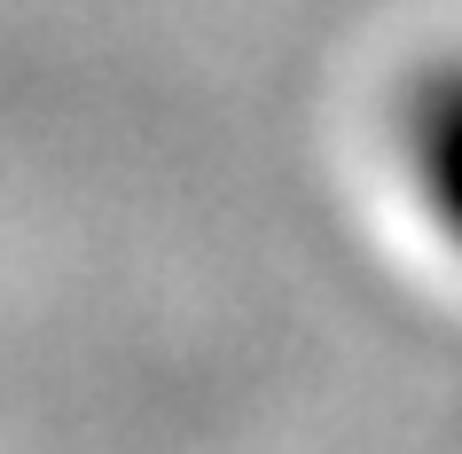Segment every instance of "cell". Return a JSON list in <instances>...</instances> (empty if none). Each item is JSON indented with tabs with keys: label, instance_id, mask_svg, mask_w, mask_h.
Here are the masks:
<instances>
[{
	"label": "cell",
	"instance_id": "obj_1",
	"mask_svg": "<svg viewBox=\"0 0 462 454\" xmlns=\"http://www.w3.org/2000/svg\"><path fill=\"white\" fill-rule=\"evenodd\" d=\"M408 157L415 181L431 196V219L462 243V63L455 71H431L408 102Z\"/></svg>",
	"mask_w": 462,
	"mask_h": 454
}]
</instances>
